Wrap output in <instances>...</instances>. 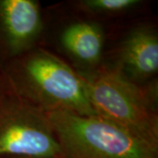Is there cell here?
<instances>
[{
  "instance_id": "1",
  "label": "cell",
  "mask_w": 158,
  "mask_h": 158,
  "mask_svg": "<svg viewBox=\"0 0 158 158\" xmlns=\"http://www.w3.org/2000/svg\"><path fill=\"white\" fill-rule=\"evenodd\" d=\"M3 73L11 92L43 113L96 115L83 76L44 48L10 60Z\"/></svg>"
},
{
  "instance_id": "2",
  "label": "cell",
  "mask_w": 158,
  "mask_h": 158,
  "mask_svg": "<svg viewBox=\"0 0 158 158\" xmlns=\"http://www.w3.org/2000/svg\"><path fill=\"white\" fill-rule=\"evenodd\" d=\"M81 75L96 115L158 145L156 82L141 86L116 67Z\"/></svg>"
},
{
  "instance_id": "3",
  "label": "cell",
  "mask_w": 158,
  "mask_h": 158,
  "mask_svg": "<svg viewBox=\"0 0 158 158\" xmlns=\"http://www.w3.org/2000/svg\"><path fill=\"white\" fill-rule=\"evenodd\" d=\"M62 158H157L158 145L98 115L47 113Z\"/></svg>"
},
{
  "instance_id": "4",
  "label": "cell",
  "mask_w": 158,
  "mask_h": 158,
  "mask_svg": "<svg viewBox=\"0 0 158 158\" xmlns=\"http://www.w3.org/2000/svg\"><path fill=\"white\" fill-rule=\"evenodd\" d=\"M6 156L62 158L47 114L9 88L0 98V157Z\"/></svg>"
},
{
  "instance_id": "5",
  "label": "cell",
  "mask_w": 158,
  "mask_h": 158,
  "mask_svg": "<svg viewBox=\"0 0 158 158\" xmlns=\"http://www.w3.org/2000/svg\"><path fill=\"white\" fill-rule=\"evenodd\" d=\"M43 29L39 2L0 0V55L12 60L33 49Z\"/></svg>"
},
{
  "instance_id": "6",
  "label": "cell",
  "mask_w": 158,
  "mask_h": 158,
  "mask_svg": "<svg viewBox=\"0 0 158 158\" xmlns=\"http://www.w3.org/2000/svg\"><path fill=\"white\" fill-rule=\"evenodd\" d=\"M116 68L137 84L157 74L158 35L154 27L139 26L130 31L120 45Z\"/></svg>"
},
{
  "instance_id": "7",
  "label": "cell",
  "mask_w": 158,
  "mask_h": 158,
  "mask_svg": "<svg viewBox=\"0 0 158 158\" xmlns=\"http://www.w3.org/2000/svg\"><path fill=\"white\" fill-rule=\"evenodd\" d=\"M61 43L77 62L92 68L101 60L105 34L97 23H72L62 31Z\"/></svg>"
},
{
  "instance_id": "8",
  "label": "cell",
  "mask_w": 158,
  "mask_h": 158,
  "mask_svg": "<svg viewBox=\"0 0 158 158\" xmlns=\"http://www.w3.org/2000/svg\"><path fill=\"white\" fill-rule=\"evenodd\" d=\"M139 0H81L79 9L96 15L114 16L126 13L141 4Z\"/></svg>"
},
{
  "instance_id": "9",
  "label": "cell",
  "mask_w": 158,
  "mask_h": 158,
  "mask_svg": "<svg viewBox=\"0 0 158 158\" xmlns=\"http://www.w3.org/2000/svg\"><path fill=\"white\" fill-rule=\"evenodd\" d=\"M6 85H7L6 84V78H5V76H4V73H0V98L3 96L5 93H6L7 90H6Z\"/></svg>"
},
{
  "instance_id": "10",
  "label": "cell",
  "mask_w": 158,
  "mask_h": 158,
  "mask_svg": "<svg viewBox=\"0 0 158 158\" xmlns=\"http://www.w3.org/2000/svg\"><path fill=\"white\" fill-rule=\"evenodd\" d=\"M17 158H34V157H17Z\"/></svg>"
}]
</instances>
